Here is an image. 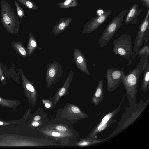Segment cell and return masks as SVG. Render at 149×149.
I'll return each instance as SVG.
<instances>
[{
    "label": "cell",
    "mask_w": 149,
    "mask_h": 149,
    "mask_svg": "<svg viewBox=\"0 0 149 149\" xmlns=\"http://www.w3.org/2000/svg\"><path fill=\"white\" fill-rule=\"evenodd\" d=\"M148 56L146 54L141 56L136 67L129 71L123 79L122 83L125 89L130 105L136 102L139 79L146 67Z\"/></svg>",
    "instance_id": "cell-1"
},
{
    "label": "cell",
    "mask_w": 149,
    "mask_h": 149,
    "mask_svg": "<svg viewBox=\"0 0 149 149\" xmlns=\"http://www.w3.org/2000/svg\"><path fill=\"white\" fill-rule=\"evenodd\" d=\"M127 11L125 9L120 12L111 21L98 40V44L102 48L105 46L122 25L123 19Z\"/></svg>",
    "instance_id": "cell-2"
},
{
    "label": "cell",
    "mask_w": 149,
    "mask_h": 149,
    "mask_svg": "<svg viewBox=\"0 0 149 149\" xmlns=\"http://www.w3.org/2000/svg\"><path fill=\"white\" fill-rule=\"evenodd\" d=\"M131 36L127 33L123 34L113 42V51L118 55L127 60L132 57L133 54L132 48Z\"/></svg>",
    "instance_id": "cell-3"
},
{
    "label": "cell",
    "mask_w": 149,
    "mask_h": 149,
    "mask_svg": "<svg viewBox=\"0 0 149 149\" xmlns=\"http://www.w3.org/2000/svg\"><path fill=\"white\" fill-rule=\"evenodd\" d=\"M125 95L122 98L118 106L111 112L105 115L100 121L97 123L92 130L89 134V136L92 138H97L98 134L108 128L112 123L113 119L120 111V107L125 96Z\"/></svg>",
    "instance_id": "cell-4"
},
{
    "label": "cell",
    "mask_w": 149,
    "mask_h": 149,
    "mask_svg": "<svg viewBox=\"0 0 149 149\" xmlns=\"http://www.w3.org/2000/svg\"><path fill=\"white\" fill-rule=\"evenodd\" d=\"M125 74L122 69L117 68H108L106 70L107 89L108 91H115L122 82Z\"/></svg>",
    "instance_id": "cell-5"
},
{
    "label": "cell",
    "mask_w": 149,
    "mask_h": 149,
    "mask_svg": "<svg viewBox=\"0 0 149 149\" xmlns=\"http://www.w3.org/2000/svg\"><path fill=\"white\" fill-rule=\"evenodd\" d=\"M149 9H148L143 20L138 28L132 49L133 54L140 49L144 39L149 36Z\"/></svg>",
    "instance_id": "cell-6"
},
{
    "label": "cell",
    "mask_w": 149,
    "mask_h": 149,
    "mask_svg": "<svg viewBox=\"0 0 149 149\" xmlns=\"http://www.w3.org/2000/svg\"><path fill=\"white\" fill-rule=\"evenodd\" d=\"M88 21L84 26L81 34L89 33L95 30L106 20L111 13V10L102 11Z\"/></svg>",
    "instance_id": "cell-7"
},
{
    "label": "cell",
    "mask_w": 149,
    "mask_h": 149,
    "mask_svg": "<svg viewBox=\"0 0 149 149\" xmlns=\"http://www.w3.org/2000/svg\"><path fill=\"white\" fill-rule=\"evenodd\" d=\"M63 73V66L57 61L48 63L46 76L47 84L51 85L62 79Z\"/></svg>",
    "instance_id": "cell-8"
},
{
    "label": "cell",
    "mask_w": 149,
    "mask_h": 149,
    "mask_svg": "<svg viewBox=\"0 0 149 149\" xmlns=\"http://www.w3.org/2000/svg\"><path fill=\"white\" fill-rule=\"evenodd\" d=\"M73 56L77 67L87 75L90 76L84 53L79 49H75L73 51Z\"/></svg>",
    "instance_id": "cell-9"
},
{
    "label": "cell",
    "mask_w": 149,
    "mask_h": 149,
    "mask_svg": "<svg viewBox=\"0 0 149 149\" xmlns=\"http://www.w3.org/2000/svg\"><path fill=\"white\" fill-rule=\"evenodd\" d=\"M142 11V9H139L137 4H133L127 12L125 18V24H128L130 23L132 24H137L138 17Z\"/></svg>",
    "instance_id": "cell-10"
},
{
    "label": "cell",
    "mask_w": 149,
    "mask_h": 149,
    "mask_svg": "<svg viewBox=\"0 0 149 149\" xmlns=\"http://www.w3.org/2000/svg\"><path fill=\"white\" fill-rule=\"evenodd\" d=\"M73 20L71 17L61 18L54 26L52 31V33L55 36H57L63 32L69 26Z\"/></svg>",
    "instance_id": "cell-11"
},
{
    "label": "cell",
    "mask_w": 149,
    "mask_h": 149,
    "mask_svg": "<svg viewBox=\"0 0 149 149\" xmlns=\"http://www.w3.org/2000/svg\"><path fill=\"white\" fill-rule=\"evenodd\" d=\"M104 98L103 80H100L92 98L91 103L95 106L98 105Z\"/></svg>",
    "instance_id": "cell-12"
},
{
    "label": "cell",
    "mask_w": 149,
    "mask_h": 149,
    "mask_svg": "<svg viewBox=\"0 0 149 149\" xmlns=\"http://www.w3.org/2000/svg\"><path fill=\"white\" fill-rule=\"evenodd\" d=\"M29 38L26 48L28 56L30 57L33 54L34 52L38 47L37 41L33 35L31 33L29 34Z\"/></svg>",
    "instance_id": "cell-13"
},
{
    "label": "cell",
    "mask_w": 149,
    "mask_h": 149,
    "mask_svg": "<svg viewBox=\"0 0 149 149\" xmlns=\"http://www.w3.org/2000/svg\"><path fill=\"white\" fill-rule=\"evenodd\" d=\"M141 89L144 93H146L149 87V60L147 61V64L144 70Z\"/></svg>",
    "instance_id": "cell-14"
},
{
    "label": "cell",
    "mask_w": 149,
    "mask_h": 149,
    "mask_svg": "<svg viewBox=\"0 0 149 149\" xmlns=\"http://www.w3.org/2000/svg\"><path fill=\"white\" fill-rule=\"evenodd\" d=\"M11 44L13 48L21 57L26 58L28 56L26 50L20 41H13Z\"/></svg>",
    "instance_id": "cell-15"
},
{
    "label": "cell",
    "mask_w": 149,
    "mask_h": 149,
    "mask_svg": "<svg viewBox=\"0 0 149 149\" xmlns=\"http://www.w3.org/2000/svg\"><path fill=\"white\" fill-rule=\"evenodd\" d=\"M59 8L67 9L71 7H75L78 5L77 0H65L57 4Z\"/></svg>",
    "instance_id": "cell-16"
},
{
    "label": "cell",
    "mask_w": 149,
    "mask_h": 149,
    "mask_svg": "<svg viewBox=\"0 0 149 149\" xmlns=\"http://www.w3.org/2000/svg\"><path fill=\"white\" fill-rule=\"evenodd\" d=\"M145 54H146L147 56H149V45L147 44L145 45L142 48L140 49H139L136 52L134 53L132 58H134L137 55H138V58L140 57Z\"/></svg>",
    "instance_id": "cell-17"
},
{
    "label": "cell",
    "mask_w": 149,
    "mask_h": 149,
    "mask_svg": "<svg viewBox=\"0 0 149 149\" xmlns=\"http://www.w3.org/2000/svg\"><path fill=\"white\" fill-rule=\"evenodd\" d=\"M24 4L29 8L32 10H38V8L36 4L33 2L29 0H24Z\"/></svg>",
    "instance_id": "cell-18"
},
{
    "label": "cell",
    "mask_w": 149,
    "mask_h": 149,
    "mask_svg": "<svg viewBox=\"0 0 149 149\" xmlns=\"http://www.w3.org/2000/svg\"><path fill=\"white\" fill-rule=\"evenodd\" d=\"M6 76L4 73L2 69V67L0 64V80L2 81H3L5 79Z\"/></svg>",
    "instance_id": "cell-19"
},
{
    "label": "cell",
    "mask_w": 149,
    "mask_h": 149,
    "mask_svg": "<svg viewBox=\"0 0 149 149\" xmlns=\"http://www.w3.org/2000/svg\"><path fill=\"white\" fill-rule=\"evenodd\" d=\"M143 5L149 9V0H140Z\"/></svg>",
    "instance_id": "cell-20"
},
{
    "label": "cell",
    "mask_w": 149,
    "mask_h": 149,
    "mask_svg": "<svg viewBox=\"0 0 149 149\" xmlns=\"http://www.w3.org/2000/svg\"><path fill=\"white\" fill-rule=\"evenodd\" d=\"M71 110L72 111L76 113H79L81 112L79 109L76 106H73L71 108Z\"/></svg>",
    "instance_id": "cell-21"
},
{
    "label": "cell",
    "mask_w": 149,
    "mask_h": 149,
    "mask_svg": "<svg viewBox=\"0 0 149 149\" xmlns=\"http://www.w3.org/2000/svg\"><path fill=\"white\" fill-rule=\"evenodd\" d=\"M3 20L6 24H9L11 23V20L10 18L7 16H4L3 17Z\"/></svg>",
    "instance_id": "cell-22"
},
{
    "label": "cell",
    "mask_w": 149,
    "mask_h": 149,
    "mask_svg": "<svg viewBox=\"0 0 149 149\" xmlns=\"http://www.w3.org/2000/svg\"><path fill=\"white\" fill-rule=\"evenodd\" d=\"M56 129L59 131L64 132L67 130L66 127L62 126H58L56 127Z\"/></svg>",
    "instance_id": "cell-23"
},
{
    "label": "cell",
    "mask_w": 149,
    "mask_h": 149,
    "mask_svg": "<svg viewBox=\"0 0 149 149\" xmlns=\"http://www.w3.org/2000/svg\"><path fill=\"white\" fill-rule=\"evenodd\" d=\"M52 136H53L58 137L60 135V134L58 132H53L52 133Z\"/></svg>",
    "instance_id": "cell-24"
},
{
    "label": "cell",
    "mask_w": 149,
    "mask_h": 149,
    "mask_svg": "<svg viewBox=\"0 0 149 149\" xmlns=\"http://www.w3.org/2000/svg\"><path fill=\"white\" fill-rule=\"evenodd\" d=\"M32 125L33 126H38L39 125V123L37 121H33L32 123Z\"/></svg>",
    "instance_id": "cell-25"
},
{
    "label": "cell",
    "mask_w": 149,
    "mask_h": 149,
    "mask_svg": "<svg viewBox=\"0 0 149 149\" xmlns=\"http://www.w3.org/2000/svg\"><path fill=\"white\" fill-rule=\"evenodd\" d=\"M40 118V117L39 116L37 115L34 117V120L35 121H37L39 120Z\"/></svg>",
    "instance_id": "cell-26"
},
{
    "label": "cell",
    "mask_w": 149,
    "mask_h": 149,
    "mask_svg": "<svg viewBox=\"0 0 149 149\" xmlns=\"http://www.w3.org/2000/svg\"><path fill=\"white\" fill-rule=\"evenodd\" d=\"M45 106L47 108H49L50 107V105L49 103H46L45 104Z\"/></svg>",
    "instance_id": "cell-27"
},
{
    "label": "cell",
    "mask_w": 149,
    "mask_h": 149,
    "mask_svg": "<svg viewBox=\"0 0 149 149\" xmlns=\"http://www.w3.org/2000/svg\"><path fill=\"white\" fill-rule=\"evenodd\" d=\"M18 13L19 16H21L22 15V12L21 10H19L18 11Z\"/></svg>",
    "instance_id": "cell-28"
},
{
    "label": "cell",
    "mask_w": 149,
    "mask_h": 149,
    "mask_svg": "<svg viewBox=\"0 0 149 149\" xmlns=\"http://www.w3.org/2000/svg\"><path fill=\"white\" fill-rule=\"evenodd\" d=\"M3 123L2 122L0 121V125H3Z\"/></svg>",
    "instance_id": "cell-29"
},
{
    "label": "cell",
    "mask_w": 149,
    "mask_h": 149,
    "mask_svg": "<svg viewBox=\"0 0 149 149\" xmlns=\"http://www.w3.org/2000/svg\"><path fill=\"white\" fill-rule=\"evenodd\" d=\"M0 100H1V99H0Z\"/></svg>",
    "instance_id": "cell-30"
}]
</instances>
